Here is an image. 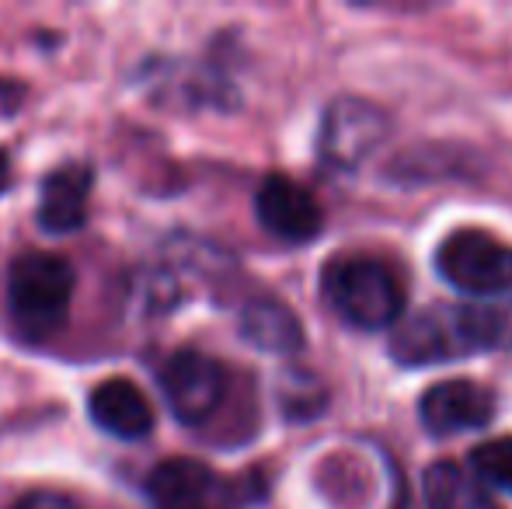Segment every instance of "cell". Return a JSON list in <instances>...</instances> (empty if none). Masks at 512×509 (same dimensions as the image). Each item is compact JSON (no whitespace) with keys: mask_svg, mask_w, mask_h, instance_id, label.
<instances>
[{"mask_svg":"<svg viewBox=\"0 0 512 509\" xmlns=\"http://www.w3.org/2000/svg\"><path fill=\"white\" fill-rule=\"evenodd\" d=\"M488 349H512V304H439L398 321L391 335V356L401 367H432Z\"/></svg>","mask_w":512,"mask_h":509,"instance_id":"1","label":"cell"},{"mask_svg":"<svg viewBox=\"0 0 512 509\" xmlns=\"http://www.w3.org/2000/svg\"><path fill=\"white\" fill-rule=\"evenodd\" d=\"M321 293L328 307L352 328L384 332L405 314V283L387 262L370 255H342L324 265Z\"/></svg>","mask_w":512,"mask_h":509,"instance_id":"2","label":"cell"},{"mask_svg":"<svg viewBox=\"0 0 512 509\" xmlns=\"http://www.w3.org/2000/svg\"><path fill=\"white\" fill-rule=\"evenodd\" d=\"M77 272L63 255L25 252L7 269V314L25 339L42 342L70 318Z\"/></svg>","mask_w":512,"mask_h":509,"instance_id":"3","label":"cell"},{"mask_svg":"<svg viewBox=\"0 0 512 509\" xmlns=\"http://www.w3.org/2000/svg\"><path fill=\"white\" fill-rule=\"evenodd\" d=\"M432 265L460 293L499 297V293L512 290V245L481 227H460V231L446 234Z\"/></svg>","mask_w":512,"mask_h":509,"instance_id":"4","label":"cell"},{"mask_svg":"<svg viewBox=\"0 0 512 509\" xmlns=\"http://www.w3.org/2000/svg\"><path fill=\"white\" fill-rule=\"evenodd\" d=\"M391 133V119L377 102L342 95L324 109L317 129V157L328 171H356Z\"/></svg>","mask_w":512,"mask_h":509,"instance_id":"5","label":"cell"},{"mask_svg":"<svg viewBox=\"0 0 512 509\" xmlns=\"http://www.w3.org/2000/svg\"><path fill=\"white\" fill-rule=\"evenodd\" d=\"M157 384L182 426H203L227 398V370L199 349H175L157 370Z\"/></svg>","mask_w":512,"mask_h":509,"instance_id":"6","label":"cell"},{"mask_svg":"<svg viewBox=\"0 0 512 509\" xmlns=\"http://www.w3.org/2000/svg\"><path fill=\"white\" fill-rule=\"evenodd\" d=\"M154 509H241L244 496L234 482L196 457H171L147 475Z\"/></svg>","mask_w":512,"mask_h":509,"instance_id":"7","label":"cell"},{"mask_svg":"<svg viewBox=\"0 0 512 509\" xmlns=\"http://www.w3.org/2000/svg\"><path fill=\"white\" fill-rule=\"evenodd\" d=\"M255 213L258 224L286 245H307L324 231V213L317 199L290 175H269L258 185Z\"/></svg>","mask_w":512,"mask_h":509,"instance_id":"8","label":"cell"},{"mask_svg":"<svg viewBox=\"0 0 512 509\" xmlns=\"http://www.w3.org/2000/svg\"><path fill=\"white\" fill-rule=\"evenodd\" d=\"M495 415V394L478 381H439L418 401V419L425 433L432 436H457L467 429L488 426Z\"/></svg>","mask_w":512,"mask_h":509,"instance_id":"9","label":"cell"},{"mask_svg":"<svg viewBox=\"0 0 512 509\" xmlns=\"http://www.w3.org/2000/svg\"><path fill=\"white\" fill-rule=\"evenodd\" d=\"M91 185H95V168L88 161H70L53 168L42 178L39 189V227L46 234H74L88 220Z\"/></svg>","mask_w":512,"mask_h":509,"instance_id":"10","label":"cell"},{"mask_svg":"<svg viewBox=\"0 0 512 509\" xmlns=\"http://www.w3.org/2000/svg\"><path fill=\"white\" fill-rule=\"evenodd\" d=\"M88 415L98 429L119 440H143L154 429V408L147 394L126 377L102 381L88 398Z\"/></svg>","mask_w":512,"mask_h":509,"instance_id":"11","label":"cell"},{"mask_svg":"<svg viewBox=\"0 0 512 509\" xmlns=\"http://www.w3.org/2000/svg\"><path fill=\"white\" fill-rule=\"evenodd\" d=\"M244 342H251L262 353L276 356H293L304 349V325L300 318L276 297H255L241 307V318H237Z\"/></svg>","mask_w":512,"mask_h":509,"instance_id":"12","label":"cell"},{"mask_svg":"<svg viewBox=\"0 0 512 509\" xmlns=\"http://www.w3.org/2000/svg\"><path fill=\"white\" fill-rule=\"evenodd\" d=\"M425 506L429 509H502L492 492L457 461H436L422 478Z\"/></svg>","mask_w":512,"mask_h":509,"instance_id":"13","label":"cell"},{"mask_svg":"<svg viewBox=\"0 0 512 509\" xmlns=\"http://www.w3.org/2000/svg\"><path fill=\"white\" fill-rule=\"evenodd\" d=\"M324 405H328V391H324V384L317 381L314 374L293 367L279 377V408H283L293 422L314 419Z\"/></svg>","mask_w":512,"mask_h":509,"instance_id":"14","label":"cell"},{"mask_svg":"<svg viewBox=\"0 0 512 509\" xmlns=\"http://www.w3.org/2000/svg\"><path fill=\"white\" fill-rule=\"evenodd\" d=\"M471 475L481 485L512 492V436H499L492 443H481L471 454Z\"/></svg>","mask_w":512,"mask_h":509,"instance_id":"15","label":"cell"},{"mask_svg":"<svg viewBox=\"0 0 512 509\" xmlns=\"http://www.w3.org/2000/svg\"><path fill=\"white\" fill-rule=\"evenodd\" d=\"M11 509H77V503H70L67 496H60V492L35 489V492H25Z\"/></svg>","mask_w":512,"mask_h":509,"instance_id":"16","label":"cell"},{"mask_svg":"<svg viewBox=\"0 0 512 509\" xmlns=\"http://www.w3.org/2000/svg\"><path fill=\"white\" fill-rule=\"evenodd\" d=\"M11 189V157H7V150H0V192Z\"/></svg>","mask_w":512,"mask_h":509,"instance_id":"17","label":"cell"}]
</instances>
